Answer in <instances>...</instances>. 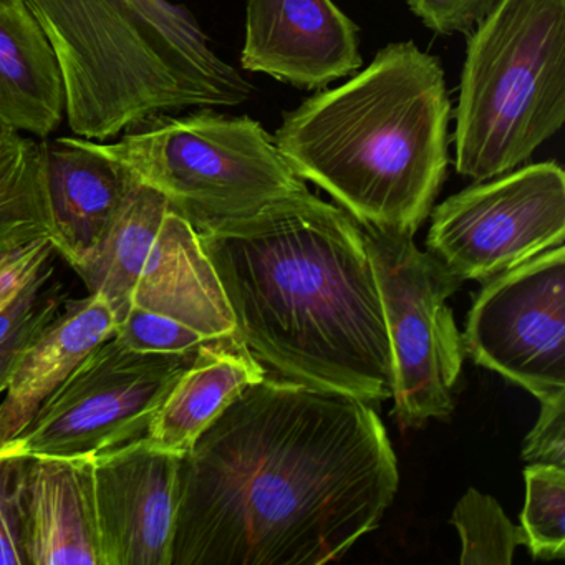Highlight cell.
I'll return each instance as SVG.
<instances>
[{
	"label": "cell",
	"instance_id": "e0dca14e",
	"mask_svg": "<svg viewBox=\"0 0 565 565\" xmlns=\"http://www.w3.org/2000/svg\"><path fill=\"white\" fill-rule=\"evenodd\" d=\"M266 376L263 363L239 337L210 340L164 396L145 439L164 451L186 455L246 386Z\"/></svg>",
	"mask_w": 565,
	"mask_h": 565
},
{
	"label": "cell",
	"instance_id": "7c38bea8",
	"mask_svg": "<svg viewBox=\"0 0 565 565\" xmlns=\"http://www.w3.org/2000/svg\"><path fill=\"white\" fill-rule=\"evenodd\" d=\"M359 28L332 0H247L241 65L320 90L362 68Z\"/></svg>",
	"mask_w": 565,
	"mask_h": 565
},
{
	"label": "cell",
	"instance_id": "ffe728a7",
	"mask_svg": "<svg viewBox=\"0 0 565 565\" xmlns=\"http://www.w3.org/2000/svg\"><path fill=\"white\" fill-rule=\"evenodd\" d=\"M52 239L44 143L0 125V260Z\"/></svg>",
	"mask_w": 565,
	"mask_h": 565
},
{
	"label": "cell",
	"instance_id": "cb8c5ba5",
	"mask_svg": "<svg viewBox=\"0 0 565 565\" xmlns=\"http://www.w3.org/2000/svg\"><path fill=\"white\" fill-rule=\"evenodd\" d=\"M29 456H0V565H29L25 478Z\"/></svg>",
	"mask_w": 565,
	"mask_h": 565
},
{
	"label": "cell",
	"instance_id": "8992f818",
	"mask_svg": "<svg viewBox=\"0 0 565 565\" xmlns=\"http://www.w3.org/2000/svg\"><path fill=\"white\" fill-rule=\"evenodd\" d=\"M87 143L158 191L200 236L309 191L263 125L213 108L154 118L110 143Z\"/></svg>",
	"mask_w": 565,
	"mask_h": 565
},
{
	"label": "cell",
	"instance_id": "603a6c76",
	"mask_svg": "<svg viewBox=\"0 0 565 565\" xmlns=\"http://www.w3.org/2000/svg\"><path fill=\"white\" fill-rule=\"evenodd\" d=\"M114 337L128 349L163 355H190L213 340L170 317L137 306H130L118 320Z\"/></svg>",
	"mask_w": 565,
	"mask_h": 565
},
{
	"label": "cell",
	"instance_id": "30bf717a",
	"mask_svg": "<svg viewBox=\"0 0 565 565\" xmlns=\"http://www.w3.org/2000/svg\"><path fill=\"white\" fill-rule=\"evenodd\" d=\"M465 353L539 402L565 396V249L486 280L469 310Z\"/></svg>",
	"mask_w": 565,
	"mask_h": 565
},
{
	"label": "cell",
	"instance_id": "7402d4cb",
	"mask_svg": "<svg viewBox=\"0 0 565 565\" xmlns=\"http://www.w3.org/2000/svg\"><path fill=\"white\" fill-rule=\"evenodd\" d=\"M525 505L521 514L524 544L532 557L564 558L565 469L532 462L524 471Z\"/></svg>",
	"mask_w": 565,
	"mask_h": 565
},
{
	"label": "cell",
	"instance_id": "277c9868",
	"mask_svg": "<svg viewBox=\"0 0 565 565\" xmlns=\"http://www.w3.org/2000/svg\"><path fill=\"white\" fill-rule=\"evenodd\" d=\"M47 35L74 137L104 141L190 108L237 107L253 87L170 0H25Z\"/></svg>",
	"mask_w": 565,
	"mask_h": 565
},
{
	"label": "cell",
	"instance_id": "5b68a950",
	"mask_svg": "<svg viewBox=\"0 0 565 565\" xmlns=\"http://www.w3.org/2000/svg\"><path fill=\"white\" fill-rule=\"evenodd\" d=\"M455 167L491 180L521 167L565 121V0H502L468 35Z\"/></svg>",
	"mask_w": 565,
	"mask_h": 565
},
{
	"label": "cell",
	"instance_id": "d6986e66",
	"mask_svg": "<svg viewBox=\"0 0 565 565\" xmlns=\"http://www.w3.org/2000/svg\"><path fill=\"white\" fill-rule=\"evenodd\" d=\"M168 207L170 204L158 191L134 178L107 239L85 266L75 270L88 294H100L107 300L117 322L130 309L135 282Z\"/></svg>",
	"mask_w": 565,
	"mask_h": 565
},
{
	"label": "cell",
	"instance_id": "9a60e30c",
	"mask_svg": "<svg viewBox=\"0 0 565 565\" xmlns=\"http://www.w3.org/2000/svg\"><path fill=\"white\" fill-rule=\"evenodd\" d=\"M25 552L29 565H105L92 458H29Z\"/></svg>",
	"mask_w": 565,
	"mask_h": 565
},
{
	"label": "cell",
	"instance_id": "83f0119b",
	"mask_svg": "<svg viewBox=\"0 0 565 565\" xmlns=\"http://www.w3.org/2000/svg\"><path fill=\"white\" fill-rule=\"evenodd\" d=\"M62 310V297L58 292L45 294L38 312L19 327L4 343H0V393L8 388L12 370L18 363L19 356L24 352L25 347L45 329L49 322L58 316Z\"/></svg>",
	"mask_w": 565,
	"mask_h": 565
},
{
	"label": "cell",
	"instance_id": "ba28073f",
	"mask_svg": "<svg viewBox=\"0 0 565 565\" xmlns=\"http://www.w3.org/2000/svg\"><path fill=\"white\" fill-rule=\"evenodd\" d=\"M194 353L137 352L111 337L0 448V456L95 458L147 438L164 396Z\"/></svg>",
	"mask_w": 565,
	"mask_h": 565
},
{
	"label": "cell",
	"instance_id": "9c48e42d",
	"mask_svg": "<svg viewBox=\"0 0 565 565\" xmlns=\"http://www.w3.org/2000/svg\"><path fill=\"white\" fill-rule=\"evenodd\" d=\"M564 239L565 173L544 161L448 198L433 211L426 246L459 279L486 282Z\"/></svg>",
	"mask_w": 565,
	"mask_h": 565
},
{
	"label": "cell",
	"instance_id": "44dd1931",
	"mask_svg": "<svg viewBox=\"0 0 565 565\" xmlns=\"http://www.w3.org/2000/svg\"><path fill=\"white\" fill-rule=\"evenodd\" d=\"M461 539L462 565H511L518 545L524 544L499 502L478 489L469 488L449 519Z\"/></svg>",
	"mask_w": 565,
	"mask_h": 565
},
{
	"label": "cell",
	"instance_id": "f1b7e54d",
	"mask_svg": "<svg viewBox=\"0 0 565 565\" xmlns=\"http://www.w3.org/2000/svg\"><path fill=\"white\" fill-rule=\"evenodd\" d=\"M51 277V266L25 284L4 307H0V343H4L19 327L24 326L41 307L44 300V287Z\"/></svg>",
	"mask_w": 565,
	"mask_h": 565
},
{
	"label": "cell",
	"instance_id": "7a4b0ae2",
	"mask_svg": "<svg viewBox=\"0 0 565 565\" xmlns=\"http://www.w3.org/2000/svg\"><path fill=\"white\" fill-rule=\"evenodd\" d=\"M200 239L236 335L263 365L320 392L393 398L382 296L362 226L345 210L306 191Z\"/></svg>",
	"mask_w": 565,
	"mask_h": 565
},
{
	"label": "cell",
	"instance_id": "ac0fdd59",
	"mask_svg": "<svg viewBox=\"0 0 565 565\" xmlns=\"http://www.w3.org/2000/svg\"><path fill=\"white\" fill-rule=\"evenodd\" d=\"M64 114V81L47 35L25 0H0V125L47 138Z\"/></svg>",
	"mask_w": 565,
	"mask_h": 565
},
{
	"label": "cell",
	"instance_id": "484cf974",
	"mask_svg": "<svg viewBox=\"0 0 565 565\" xmlns=\"http://www.w3.org/2000/svg\"><path fill=\"white\" fill-rule=\"evenodd\" d=\"M541 405L537 423L525 438L522 459L565 469V396Z\"/></svg>",
	"mask_w": 565,
	"mask_h": 565
},
{
	"label": "cell",
	"instance_id": "2e32d148",
	"mask_svg": "<svg viewBox=\"0 0 565 565\" xmlns=\"http://www.w3.org/2000/svg\"><path fill=\"white\" fill-rule=\"evenodd\" d=\"M114 310L88 294L61 310L19 356L0 403V448L14 439L95 349L115 335Z\"/></svg>",
	"mask_w": 565,
	"mask_h": 565
},
{
	"label": "cell",
	"instance_id": "d4e9b609",
	"mask_svg": "<svg viewBox=\"0 0 565 565\" xmlns=\"http://www.w3.org/2000/svg\"><path fill=\"white\" fill-rule=\"evenodd\" d=\"M409 11L441 35H469L502 0H405Z\"/></svg>",
	"mask_w": 565,
	"mask_h": 565
},
{
	"label": "cell",
	"instance_id": "3957f363",
	"mask_svg": "<svg viewBox=\"0 0 565 565\" xmlns=\"http://www.w3.org/2000/svg\"><path fill=\"white\" fill-rule=\"evenodd\" d=\"M451 115L438 58L396 42L284 115L274 141L360 226L413 236L446 180Z\"/></svg>",
	"mask_w": 565,
	"mask_h": 565
},
{
	"label": "cell",
	"instance_id": "52a82bcc",
	"mask_svg": "<svg viewBox=\"0 0 565 565\" xmlns=\"http://www.w3.org/2000/svg\"><path fill=\"white\" fill-rule=\"evenodd\" d=\"M382 296L395 369V415L403 428H419L452 412L465 347L448 299L462 280L412 234L362 227Z\"/></svg>",
	"mask_w": 565,
	"mask_h": 565
},
{
	"label": "cell",
	"instance_id": "5bb4252c",
	"mask_svg": "<svg viewBox=\"0 0 565 565\" xmlns=\"http://www.w3.org/2000/svg\"><path fill=\"white\" fill-rule=\"evenodd\" d=\"M130 306L170 317L210 339L236 335L233 310L196 231L168 207Z\"/></svg>",
	"mask_w": 565,
	"mask_h": 565
},
{
	"label": "cell",
	"instance_id": "8fae6325",
	"mask_svg": "<svg viewBox=\"0 0 565 565\" xmlns=\"http://www.w3.org/2000/svg\"><path fill=\"white\" fill-rule=\"evenodd\" d=\"M181 461L147 439L92 458L105 565H171Z\"/></svg>",
	"mask_w": 565,
	"mask_h": 565
},
{
	"label": "cell",
	"instance_id": "4316f807",
	"mask_svg": "<svg viewBox=\"0 0 565 565\" xmlns=\"http://www.w3.org/2000/svg\"><path fill=\"white\" fill-rule=\"evenodd\" d=\"M54 250L51 239H42L0 260V307L51 266Z\"/></svg>",
	"mask_w": 565,
	"mask_h": 565
},
{
	"label": "cell",
	"instance_id": "4fadbf2b",
	"mask_svg": "<svg viewBox=\"0 0 565 565\" xmlns=\"http://www.w3.org/2000/svg\"><path fill=\"white\" fill-rule=\"evenodd\" d=\"M52 246L75 270L107 239L130 191L128 171L88 147L85 138L44 143Z\"/></svg>",
	"mask_w": 565,
	"mask_h": 565
},
{
	"label": "cell",
	"instance_id": "6da1fadb",
	"mask_svg": "<svg viewBox=\"0 0 565 565\" xmlns=\"http://www.w3.org/2000/svg\"><path fill=\"white\" fill-rule=\"evenodd\" d=\"M363 399L264 379L181 461L171 565H322L379 527L398 491Z\"/></svg>",
	"mask_w": 565,
	"mask_h": 565
}]
</instances>
